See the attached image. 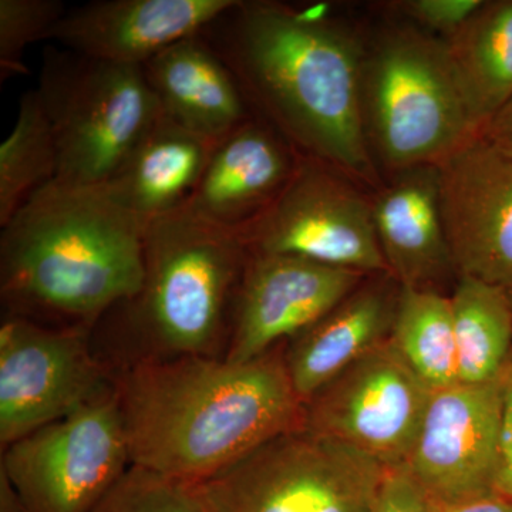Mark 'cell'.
I'll return each mask as SVG.
<instances>
[{"instance_id": "1", "label": "cell", "mask_w": 512, "mask_h": 512, "mask_svg": "<svg viewBox=\"0 0 512 512\" xmlns=\"http://www.w3.org/2000/svg\"><path fill=\"white\" fill-rule=\"evenodd\" d=\"M285 343L245 363L220 356L128 363L114 383L131 466L198 485L302 429L305 404L286 370Z\"/></svg>"}, {"instance_id": "2", "label": "cell", "mask_w": 512, "mask_h": 512, "mask_svg": "<svg viewBox=\"0 0 512 512\" xmlns=\"http://www.w3.org/2000/svg\"><path fill=\"white\" fill-rule=\"evenodd\" d=\"M258 109L302 156L372 175L362 109L363 56L315 10L237 0L200 33Z\"/></svg>"}, {"instance_id": "3", "label": "cell", "mask_w": 512, "mask_h": 512, "mask_svg": "<svg viewBox=\"0 0 512 512\" xmlns=\"http://www.w3.org/2000/svg\"><path fill=\"white\" fill-rule=\"evenodd\" d=\"M144 232L104 185H45L2 227L6 313L60 328H93L140 289Z\"/></svg>"}, {"instance_id": "4", "label": "cell", "mask_w": 512, "mask_h": 512, "mask_svg": "<svg viewBox=\"0 0 512 512\" xmlns=\"http://www.w3.org/2000/svg\"><path fill=\"white\" fill-rule=\"evenodd\" d=\"M248 251L237 232L183 210L144 232V276L136 295L97 325L146 348L140 359L217 356L229 338Z\"/></svg>"}, {"instance_id": "5", "label": "cell", "mask_w": 512, "mask_h": 512, "mask_svg": "<svg viewBox=\"0 0 512 512\" xmlns=\"http://www.w3.org/2000/svg\"><path fill=\"white\" fill-rule=\"evenodd\" d=\"M363 121L370 151L402 171L440 164L481 134L444 40L394 29L363 60Z\"/></svg>"}, {"instance_id": "6", "label": "cell", "mask_w": 512, "mask_h": 512, "mask_svg": "<svg viewBox=\"0 0 512 512\" xmlns=\"http://www.w3.org/2000/svg\"><path fill=\"white\" fill-rule=\"evenodd\" d=\"M36 92L55 136L60 183H109L163 116L143 67L64 47H46Z\"/></svg>"}, {"instance_id": "7", "label": "cell", "mask_w": 512, "mask_h": 512, "mask_svg": "<svg viewBox=\"0 0 512 512\" xmlns=\"http://www.w3.org/2000/svg\"><path fill=\"white\" fill-rule=\"evenodd\" d=\"M384 476L372 458L302 427L197 487L211 512H373Z\"/></svg>"}, {"instance_id": "8", "label": "cell", "mask_w": 512, "mask_h": 512, "mask_svg": "<svg viewBox=\"0 0 512 512\" xmlns=\"http://www.w3.org/2000/svg\"><path fill=\"white\" fill-rule=\"evenodd\" d=\"M2 450L0 474L29 512H93L131 466L116 383Z\"/></svg>"}, {"instance_id": "9", "label": "cell", "mask_w": 512, "mask_h": 512, "mask_svg": "<svg viewBox=\"0 0 512 512\" xmlns=\"http://www.w3.org/2000/svg\"><path fill=\"white\" fill-rule=\"evenodd\" d=\"M339 173L302 156L284 191L237 232L247 251L301 256L366 275L389 272L376 235L373 205Z\"/></svg>"}, {"instance_id": "10", "label": "cell", "mask_w": 512, "mask_h": 512, "mask_svg": "<svg viewBox=\"0 0 512 512\" xmlns=\"http://www.w3.org/2000/svg\"><path fill=\"white\" fill-rule=\"evenodd\" d=\"M431 394L387 340L305 403L303 429L355 448L386 470L404 467Z\"/></svg>"}, {"instance_id": "11", "label": "cell", "mask_w": 512, "mask_h": 512, "mask_svg": "<svg viewBox=\"0 0 512 512\" xmlns=\"http://www.w3.org/2000/svg\"><path fill=\"white\" fill-rule=\"evenodd\" d=\"M87 330L6 313L0 325L2 448L113 386V373L89 349Z\"/></svg>"}, {"instance_id": "12", "label": "cell", "mask_w": 512, "mask_h": 512, "mask_svg": "<svg viewBox=\"0 0 512 512\" xmlns=\"http://www.w3.org/2000/svg\"><path fill=\"white\" fill-rule=\"evenodd\" d=\"M503 377L431 394L406 468L443 507L495 493Z\"/></svg>"}, {"instance_id": "13", "label": "cell", "mask_w": 512, "mask_h": 512, "mask_svg": "<svg viewBox=\"0 0 512 512\" xmlns=\"http://www.w3.org/2000/svg\"><path fill=\"white\" fill-rule=\"evenodd\" d=\"M437 165L456 274L511 288L512 157L478 134Z\"/></svg>"}, {"instance_id": "14", "label": "cell", "mask_w": 512, "mask_h": 512, "mask_svg": "<svg viewBox=\"0 0 512 512\" xmlns=\"http://www.w3.org/2000/svg\"><path fill=\"white\" fill-rule=\"evenodd\" d=\"M366 274L278 254H251L239 281L224 359L245 363L299 335Z\"/></svg>"}, {"instance_id": "15", "label": "cell", "mask_w": 512, "mask_h": 512, "mask_svg": "<svg viewBox=\"0 0 512 512\" xmlns=\"http://www.w3.org/2000/svg\"><path fill=\"white\" fill-rule=\"evenodd\" d=\"M237 0H96L67 10L49 40L106 62L141 66L200 35Z\"/></svg>"}, {"instance_id": "16", "label": "cell", "mask_w": 512, "mask_h": 512, "mask_svg": "<svg viewBox=\"0 0 512 512\" xmlns=\"http://www.w3.org/2000/svg\"><path fill=\"white\" fill-rule=\"evenodd\" d=\"M302 154L274 126L251 117L215 144L188 210L238 232L284 191Z\"/></svg>"}, {"instance_id": "17", "label": "cell", "mask_w": 512, "mask_h": 512, "mask_svg": "<svg viewBox=\"0 0 512 512\" xmlns=\"http://www.w3.org/2000/svg\"><path fill=\"white\" fill-rule=\"evenodd\" d=\"M402 285L389 272L357 286L285 343L286 370L302 403L390 338Z\"/></svg>"}, {"instance_id": "18", "label": "cell", "mask_w": 512, "mask_h": 512, "mask_svg": "<svg viewBox=\"0 0 512 512\" xmlns=\"http://www.w3.org/2000/svg\"><path fill=\"white\" fill-rule=\"evenodd\" d=\"M389 274L402 286L434 289L456 274L441 212L439 165L399 171L373 204Z\"/></svg>"}, {"instance_id": "19", "label": "cell", "mask_w": 512, "mask_h": 512, "mask_svg": "<svg viewBox=\"0 0 512 512\" xmlns=\"http://www.w3.org/2000/svg\"><path fill=\"white\" fill-rule=\"evenodd\" d=\"M143 72L163 114L214 143L255 116L237 77L201 35L168 47Z\"/></svg>"}, {"instance_id": "20", "label": "cell", "mask_w": 512, "mask_h": 512, "mask_svg": "<svg viewBox=\"0 0 512 512\" xmlns=\"http://www.w3.org/2000/svg\"><path fill=\"white\" fill-rule=\"evenodd\" d=\"M215 144L163 114L103 185L147 228L190 204Z\"/></svg>"}, {"instance_id": "21", "label": "cell", "mask_w": 512, "mask_h": 512, "mask_svg": "<svg viewBox=\"0 0 512 512\" xmlns=\"http://www.w3.org/2000/svg\"><path fill=\"white\" fill-rule=\"evenodd\" d=\"M481 133L512 100V0L484 2L444 40Z\"/></svg>"}, {"instance_id": "22", "label": "cell", "mask_w": 512, "mask_h": 512, "mask_svg": "<svg viewBox=\"0 0 512 512\" xmlns=\"http://www.w3.org/2000/svg\"><path fill=\"white\" fill-rule=\"evenodd\" d=\"M450 302L458 383L485 384L501 379L512 357V305L507 289L458 276Z\"/></svg>"}, {"instance_id": "23", "label": "cell", "mask_w": 512, "mask_h": 512, "mask_svg": "<svg viewBox=\"0 0 512 512\" xmlns=\"http://www.w3.org/2000/svg\"><path fill=\"white\" fill-rule=\"evenodd\" d=\"M389 342L431 392L458 383L453 312L443 293L402 286Z\"/></svg>"}, {"instance_id": "24", "label": "cell", "mask_w": 512, "mask_h": 512, "mask_svg": "<svg viewBox=\"0 0 512 512\" xmlns=\"http://www.w3.org/2000/svg\"><path fill=\"white\" fill-rule=\"evenodd\" d=\"M59 154L36 90L19 101L18 117L0 146V227L35 192L57 178Z\"/></svg>"}, {"instance_id": "25", "label": "cell", "mask_w": 512, "mask_h": 512, "mask_svg": "<svg viewBox=\"0 0 512 512\" xmlns=\"http://www.w3.org/2000/svg\"><path fill=\"white\" fill-rule=\"evenodd\" d=\"M93 512H211L197 485L130 466Z\"/></svg>"}, {"instance_id": "26", "label": "cell", "mask_w": 512, "mask_h": 512, "mask_svg": "<svg viewBox=\"0 0 512 512\" xmlns=\"http://www.w3.org/2000/svg\"><path fill=\"white\" fill-rule=\"evenodd\" d=\"M67 9L60 0H0V80L28 73L26 47L49 40Z\"/></svg>"}, {"instance_id": "27", "label": "cell", "mask_w": 512, "mask_h": 512, "mask_svg": "<svg viewBox=\"0 0 512 512\" xmlns=\"http://www.w3.org/2000/svg\"><path fill=\"white\" fill-rule=\"evenodd\" d=\"M373 512H443L404 467L386 470Z\"/></svg>"}, {"instance_id": "28", "label": "cell", "mask_w": 512, "mask_h": 512, "mask_svg": "<svg viewBox=\"0 0 512 512\" xmlns=\"http://www.w3.org/2000/svg\"><path fill=\"white\" fill-rule=\"evenodd\" d=\"M483 0H412L402 8L427 29L450 39L483 6Z\"/></svg>"}, {"instance_id": "29", "label": "cell", "mask_w": 512, "mask_h": 512, "mask_svg": "<svg viewBox=\"0 0 512 512\" xmlns=\"http://www.w3.org/2000/svg\"><path fill=\"white\" fill-rule=\"evenodd\" d=\"M495 493L512 500V360L503 375V410L500 424V456H498Z\"/></svg>"}, {"instance_id": "30", "label": "cell", "mask_w": 512, "mask_h": 512, "mask_svg": "<svg viewBox=\"0 0 512 512\" xmlns=\"http://www.w3.org/2000/svg\"><path fill=\"white\" fill-rule=\"evenodd\" d=\"M443 512H512V500L500 494L485 495L466 503L447 505Z\"/></svg>"}, {"instance_id": "31", "label": "cell", "mask_w": 512, "mask_h": 512, "mask_svg": "<svg viewBox=\"0 0 512 512\" xmlns=\"http://www.w3.org/2000/svg\"><path fill=\"white\" fill-rule=\"evenodd\" d=\"M481 134L491 140L512 138V100L485 126Z\"/></svg>"}, {"instance_id": "32", "label": "cell", "mask_w": 512, "mask_h": 512, "mask_svg": "<svg viewBox=\"0 0 512 512\" xmlns=\"http://www.w3.org/2000/svg\"><path fill=\"white\" fill-rule=\"evenodd\" d=\"M0 512H29L15 488L0 474Z\"/></svg>"}, {"instance_id": "33", "label": "cell", "mask_w": 512, "mask_h": 512, "mask_svg": "<svg viewBox=\"0 0 512 512\" xmlns=\"http://www.w3.org/2000/svg\"><path fill=\"white\" fill-rule=\"evenodd\" d=\"M491 140V138H490ZM494 143H497L498 146L503 148L505 153L508 154V156L512 157V138H505V140H493Z\"/></svg>"}, {"instance_id": "34", "label": "cell", "mask_w": 512, "mask_h": 512, "mask_svg": "<svg viewBox=\"0 0 512 512\" xmlns=\"http://www.w3.org/2000/svg\"><path fill=\"white\" fill-rule=\"evenodd\" d=\"M507 291H508V295H510V301H511V305H512V286H511V288H508ZM511 360H512V357H511Z\"/></svg>"}]
</instances>
